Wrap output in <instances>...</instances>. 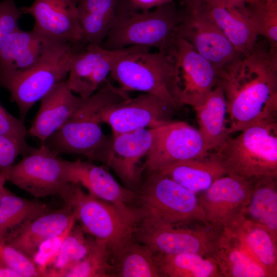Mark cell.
Segmentation results:
<instances>
[{"label":"cell","mask_w":277,"mask_h":277,"mask_svg":"<svg viewBox=\"0 0 277 277\" xmlns=\"http://www.w3.org/2000/svg\"><path fill=\"white\" fill-rule=\"evenodd\" d=\"M227 103L229 135L277 122V47L265 39L219 71Z\"/></svg>","instance_id":"1"},{"label":"cell","mask_w":277,"mask_h":277,"mask_svg":"<svg viewBox=\"0 0 277 277\" xmlns=\"http://www.w3.org/2000/svg\"><path fill=\"white\" fill-rule=\"evenodd\" d=\"M184 14L173 2L141 10L128 0H118L114 22L101 46L109 50L137 46L166 51Z\"/></svg>","instance_id":"2"},{"label":"cell","mask_w":277,"mask_h":277,"mask_svg":"<svg viewBox=\"0 0 277 277\" xmlns=\"http://www.w3.org/2000/svg\"><path fill=\"white\" fill-rule=\"evenodd\" d=\"M130 97L108 80L82 101L70 117L43 144L56 154H79L90 160L108 138L103 132L101 115L105 107ZM42 144V145H43Z\"/></svg>","instance_id":"3"},{"label":"cell","mask_w":277,"mask_h":277,"mask_svg":"<svg viewBox=\"0 0 277 277\" xmlns=\"http://www.w3.org/2000/svg\"><path fill=\"white\" fill-rule=\"evenodd\" d=\"M216 151L227 175L253 183L277 177V122L250 126Z\"/></svg>","instance_id":"4"},{"label":"cell","mask_w":277,"mask_h":277,"mask_svg":"<svg viewBox=\"0 0 277 277\" xmlns=\"http://www.w3.org/2000/svg\"><path fill=\"white\" fill-rule=\"evenodd\" d=\"M137 193L140 223L165 226L206 221L197 194L158 172L148 173Z\"/></svg>","instance_id":"5"},{"label":"cell","mask_w":277,"mask_h":277,"mask_svg":"<svg viewBox=\"0 0 277 277\" xmlns=\"http://www.w3.org/2000/svg\"><path fill=\"white\" fill-rule=\"evenodd\" d=\"M78 45L55 41L42 59L19 72H0V88L6 89L24 121L33 105L54 86L66 80Z\"/></svg>","instance_id":"6"},{"label":"cell","mask_w":277,"mask_h":277,"mask_svg":"<svg viewBox=\"0 0 277 277\" xmlns=\"http://www.w3.org/2000/svg\"><path fill=\"white\" fill-rule=\"evenodd\" d=\"M133 46L113 65L110 76L123 91H137L162 98L177 108L172 94L173 65L166 51Z\"/></svg>","instance_id":"7"},{"label":"cell","mask_w":277,"mask_h":277,"mask_svg":"<svg viewBox=\"0 0 277 277\" xmlns=\"http://www.w3.org/2000/svg\"><path fill=\"white\" fill-rule=\"evenodd\" d=\"M6 180L35 198L58 196L67 205L70 204L77 186L70 181L68 161L44 144L14 164Z\"/></svg>","instance_id":"8"},{"label":"cell","mask_w":277,"mask_h":277,"mask_svg":"<svg viewBox=\"0 0 277 277\" xmlns=\"http://www.w3.org/2000/svg\"><path fill=\"white\" fill-rule=\"evenodd\" d=\"M84 231L106 246L112 257L134 238L140 217L85 193L78 185L69 205Z\"/></svg>","instance_id":"9"},{"label":"cell","mask_w":277,"mask_h":277,"mask_svg":"<svg viewBox=\"0 0 277 277\" xmlns=\"http://www.w3.org/2000/svg\"><path fill=\"white\" fill-rule=\"evenodd\" d=\"M223 229L206 221H196L177 226H155L139 222L134 238L155 254L195 253L213 257Z\"/></svg>","instance_id":"10"},{"label":"cell","mask_w":277,"mask_h":277,"mask_svg":"<svg viewBox=\"0 0 277 277\" xmlns=\"http://www.w3.org/2000/svg\"><path fill=\"white\" fill-rule=\"evenodd\" d=\"M166 52L172 62V94L177 107L200 105L217 85L219 71L181 37L174 36Z\"/></svg>","instance_id":"11"},{"label":"cell","mask_w":277,"mask_h":277,"mask_svg":"<svg viewBox=\"0 0 277 277\" xmlns=\"http://www.w3.org/2000/svg\"><path fill=\"white\" fill-rule=\"evenodd\" d=\"M160 127L112 134L95 151L90 160L105 164L125 187L136 191L142 170L138 164L152 147Z\"/></svg>","instance_id":"12"},{"label":"cell","mask_w":277,"mask_h":277,"mask_svg":"<svg viewBox=\"0 0 277 277\" xmlns=\"http://www.w3.org/2000/svg\"><path fill=\"white\" fill-rule=\"evenodd\" d=\"M253 183L226 174L197 194L207 223L222 229H230L239 224L244 219Z\"/></svg>","instance_id":"13"},{"label":"cell","mask_w":277,"mask_h":277,"mask_svg":"<svg viewBox=\"0 0 277 277\" xmlns=\"http://www.w3.org/2000/svg\"><path fill=\"white\" fill-rule=\"evenodd\" d=\"M184 12L183 20L176 29L175 36L189 43L218 71L244 56L236 51L203 5Z\"/></svg>","instance_id":"14"},{"label":"cell","mask_w":277,"mask_h":277,"mask_svg":"<svg viewBox=\"0 0 277 277\" xmlns=\"http://www.w3.org/2000/svg\"><path fill=\"white\" fill-rule=\"evenodd\" d=\"M209 152L198 129L184 122L171 121L159 128L143 169L148 173L157 171Z\"/></svg>","instance_id":"15"},{"label":"cell","mask_w":277,"mask_h":277,"mask_svg":"<svg viewBox=\"0 0 277 277\" xmlns=\"http://www.w3.org/2000/svg\"><path fill=\"white\" fill-rule=\"evenodd\" d=\"M176 109L169 102L144 93L112 104L102 112L103 123L109 125L113 135L143 128H155L171 122Z\"/></svg>","instance_id":"16"},{"label":"cell","mask_w":277,"mask_h":277,"mask_svg":"<svg viewBox=\"0 0 277 277\" xmlns=\"http://www.w3.org/2000/svg\"><path fill=\"white\" fill-rule=\"evenodd\" d=\"M131 47L109 50L92 43L78 45L66 80L70 89L82 98L93 94L109 80L115 62Z\"/></svg>","instance_id":"17"},{"label":"cell","mask_w":277,"mask_h":277,"mask_svg":"<svg viewBox=\"0 0 277 277\" xmlns=\"http://www.w3.org/2000/svg\"><path fill=\"white\" fill-rule=\"evenodd\" d=\"M34 19L33 29L55 41L76 45L81 44L82 31L75 0H34L19 8Z\"/></svg>","instance_id":"18"},{"label":"cell","mask_w":277,"mask_h":277,"mask_svg":"<svg viewBox=\"0 0 277 277\" xmlns=\"http://www.w3.org/2000/svg\"><path fill=\"white\" fill-rule=\"evenodd\" d=\"M68 169L72 183L84 187L90 194L114 204L127 213L138 215L133 205L137 203V192L120 185L103 167L90 160L68 161Z\"/></svg>","instance_id":"19"},{"label":"cell","mask_w":277,"mask_h":277,"mask_svg":"<svg viewBox=\"0 0 277 277\" xmlns=\"http://www.w3.org/2000/svg\"><path fill=\"white\" fill-rule=\"evenodd\" d=\"M74 220L72 207L65 205L22 224L10 234L5 243L32 260L43 242L62 233Z\"/></svg>","instance_id":"20"},{"label":"cell","mask_w":277,"mask_h":277,"mask_svg":"<svg viewBox=\"0 0 277 277\" xmlns=\"http://www.w3.org/2000/svg\"><path fill=\"white\" fill-rule=\"evenodd\" d=\"M82 99L72 91L66 80L56 84L41 99L28 135L37 138L43 144L74 113Z\"/></svg>","instance_id":"21"},{"label":"cell","mask_w":277,"mask_h":277,"mask_svg":"<svg viewBox=\"0 0 277 277\" xmlns=\"http://www.w3.org/2000/svg\"><path fill=\"white\" fill-rule=\"evenodd\" d=\"M203 5L238 52L246 55L253 50L258 35L251 25L247 6H234L223 0H206Z\"/></svg>","instance_id":"22"},{"label":"cell","mask_w":277,"mask_h":277,"mask_svg":"<svg viewBox=\"0 0 277 277\" xmlns=\"http://www.w3.org/2000/svg\"><path fill=\"white\" fill-rule=\"evenodd\" d=\"M55 41L33 29L24 31L18 28L0 50V72H19L30 68L42 59Z\"/></svg>","instance_id":"23"},{"label":"cell","mask_w":277,"mask_h":277,"mask_svg":"<svg viewBox=\"0 0 277 277\" xmlns=\"http://www.w3.org/2000/svg\"><path fill=\"white\" fill-rule=\"evenodd\" d=\"M197 194L227 174L216 151L204 156L180 161L157 171Z\"/></svg>","instance_id":"24"},{"label":"cell","mask_w":277,"mask_h":277,"mask_svg":"<svg viewBox=\"0 0 277 277\" xmlns=\"http://www.w3.org/2000/svg\"><path fill=\"white\" fill-rule=\"evenodd\" d=\"M193 109L206 149L209 151L218 150L229 136L227 103L221 85L217 84L204 102Z\"/></svg>","instance_id":"25"},{"label":"cell","mask_w":277,"mask_h":277,"mask_svg":"<svg viewBox=\"0 0 277 277\" xmlns=\"http://www.w3.org/2000/svg\"><path fill=\"white\" fill-rule=\"evenodd\" d=\"M213 258L222 277H270L229 230L223 229Z\"/></svg>","instance_id":"26"},{"label":"cell","mask_w":277,"mask_h":277,"mask_svg":"<svg viewBox=\"0 0 277 277\" xmlns=\"http://www.w3.org/2000/svg\"><path fill=\"white\" fill-rule=\"evenodd\" d=\"M227 230L239 239L270 277L277 276V237L265 227L245 217Z\"/></svg>","instance_id":"27"},{"label":"cell","mask_w":277,"mask_h":277,"mask_svg":"<svg viewBox=\"0 0 277 277\" xmlns=\"http://www.w3.org/2000/svg\"><path fill=\"white\" fill-rule=\"evenodd\" d=\"M82 44L101 45L116 16L118 0H75Z\"/></svg>","instance_id":"28"},{"label":"cell","mask_w":277,"mask_h":277,"mask_svg":"<svg viewBox=\"0 0 277 277\" xmlns=\"http://www.w3.org/2000/svg\"><path fill=\"white\" fill-rule=\"evenodd\" d=\"M110 276L161 277L155 254L134 238L112 257Z\"/></svg>","instance_id":"29"},{"label":"cell","mask_w":277,"mask_h":277,"mask_svg":"<svg viewBox=\"0 0 277 277\" xmlns=\"http://www.w3.org/2000/svg\"><path fill=\"white\" fill-rule=\"evenodd\" d=\"M244 215L277 237V177H263L253 183Z\"/></svg>","instance_id":"30"},{"label":"cell","mask_w":277,"mask_h":277,"mask_svg":"<svg viewBox=\"0 0 277 277\" xmlns=\"http://www.w3.org/2000/svg\"><path fill=\"white\" fill-rule=\"evenodd\" d=\"M48 210L46 204L21 197L5 188L0 197V243H5L19 226Z\"/></svg>","instance_id":"31"},{"label":"cell","mask_w":277,"mask_h":277,"mask_svg":"<svg viewBox=\"0 0 277 277\" xmlns=\"http://www.w3.org/2000/svg\"><path fill=\"white\" fill-rule=\"evenodd\" d=\"M155 256L161 277H222L213 257L190 253Z\"/></svg>","instance_id":"32"},{"label":"cell","mask_w":277,"mask_h":277,"mask_svg":"<svg viewBox=\"0 0 277 277\" xmlns=\"http://www.w3.org/2000/svg\"><path fill=\"white\" fill-rule=\"evenodd\" d=\"M86 233L80 225H74L62 243L46 276L61 277L66 270L83 259L89 252L94 239Z\"/></svg>","instance_id":"33"},{"label":"cell","mask_w":277,"mask_h":277,"mask_svg":"<svg viewBox=\"0 0 277 277\" xmlns=\"http://www.w3.org/2000/svg\"><path fill=\"white\" fill-rule=\"evenodd\" d=\"M111 254L104 244L95 239L88 253L62 274L64 277L110 276Z\"/></svg>","instance_id":"34"},{"label":"cell","mask_w":277,"mask_h":277,"mask_svg":"<svg viewBox=\"0 0 277 277\" xmlns=\"http://www.w3.org/2000/svg\"><path fill=\"white\" fill-rule=\"evenodd\" d=\"M247 6L255 33L277 47V0H265L262 5Z\"/></svg>","instance_id":"35"},{"label":"cell","mask_w":277,"mask_h":277,"mask_svg":"<svg viewBox=\"0 0 277 277\" xmlns=\"http://www.w3.org/2000/svg\"><path fill=\"white\" fill-rule=\"evenodd\" d=\"M0 263L15 270L22 277L43 276L30 258L6 243H0Z\"/></svg>","instance_id":"36"},{"label":"cell","mask_w":277,"mask_h":277,"mask_svg":"<svg viewBox=\"0 0 277 277\" xmlns=\"http://www.w3.org/2000/svg\"><path fill=\"white\" fill-rule=\"evenodd\" d=\"M76 223V220H73L62 233L44 241L38 247L32 261L43 276H46L47 268L54 261L64 240Z\"/></svg>","instance_id":"37"},{"label":"cell","mask_w":277,"mask_h":277,"mask_svg":"<svg viewBox=\"0 0 277 277\" xmlns=\"http://www.w3.org/2000/svg\"><path fill=\"white\" fill-rule=\"evenodd\" d=\"M0 134L8 136L17 142L22 147L24 156L31 152L34 147L26 141L27 130L23 121L9 113L0 103Z\"/></svg>","instance_id":"38"},{"label":"cell","mask_w":277,"mask_h":277,"mask_svg":"<svg viewBox=\"0 0 277 277\" xmlns=\"http://www.w3.org/2000/svg\"><path fill=\"white\" fill-rule=\"evenodd\" d=\"M22 12L14 0L0 2V50L9 36L18 29Z\"/></svg>","instance_id":"39"},{"label":"cell","mask_w":277,"mask_h":277,"mask_svg":"<svg viewBox=\"0 0 277 277\" xmlns=\"http://www.w3.org/2000/svg\"><path fill=\"white\" fill-rule=\"evenodd\" d=\"M24 155L21 145L14 140L0 134V174L5 179L16 157Z\"/></svg>","instance_id":"40"},{"label":"cell","mask_w":277,"mask_h":277,"mask_svg":"<svg viewBox=\"0 0 277 277\" xmlns=\"http://www.w3.org/2000/svg\"><path fill=\"white\" fill-rule=\"evenodd\" d=\"M134 7L141 10H149L160 5L173 2V0H128Z\"/></svg>","instance_id":"41"},{"label":"cell","mask_w":277,"mask_h":277,"mask_svg":"<svg viewBox=\"0 0 277 277\" xmlns=\"http://www.w3.org/2000/svg\"><path fill=\"white\" fill-rule=\"evenodd\" d=\"M226 3L237 6L260 5L264 3L265 0H223Z\"/></svg>","instance_id":"42"},{"label":"cell","mask_w":277,"mask_h":277,"mask_svg":"<svg viewBox=\"0 0 277 277\" xmlns=\"http://www.w3.org/2000/svg\"><path fill=\"white\" fill-rule=\"evenodd\" d=\"M185 8V12L189 11L201 7L206 0H179Z\"/></svg>","instance_id":"43"},{"label":"cell","mask_w":277,"mask_h":277,"mask_svg":"<svg viewBox=\"0 0 277 277\" xmlns=\"http://www.w3.org/2000/svg\"><path fill=\"white\" fill-rule=\"evenodd\" d=\"M0 277H22L21 274L13 269L5 265L0 266Z\"/></svg>","instance_id":"44"},{"label":"cell","mask_w":277,"mask_h":277,"mask_svg":"<svg viewBox=\"0 0 277 277\" xmlns=\"http://www.w3.org/2000/svg\"><path fill=\"white\" fill-rule=\"evenodd\" d=\"M6 181V179L0 174V197L6 188L5 187V184Z\"/></svg>","instance_id":"45"},{"label":"cell","mask_w":277,"mask_h":277,"mask_svg":"<svg viewBox=\"0 0 277 277\" xmlns=\"http://www.w3.org/2000/svg\"><path fill=\"white\" fill-rule=\"evenodd\" d=\"M1 265H2V264L0 263V266H1Z\"/></svg>","instance_id":"46"}]
</instances>
